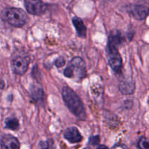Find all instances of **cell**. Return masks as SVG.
<instances>
[{"label": "cell", "mask_w": 149, "mask_h": 149, "mask_svg": "<svg viewBox=\"0 0 149 149\" xmlns=\"http://www.w3.org/2000/svg\"><path fill=\"white\" fill-rule=\"evenodd\" d=\"M62 96L67 107L76 116L79 118L85 116V109L82 101L72 89L67 86L63 87Z\"/></svg>", "instance_id": "6da1fadb"}, {"label": "cell", "mask_w": 149, "mask_h": 149, "mask_svg": "<svg viewBox=\"0 0 149 149\" xmlns=\"http://www.w3.org/2000/svg\"><path fill=\"white\" fill-rule=\"evenodd\" d=\"M64 76L77 81H81L87 76L86 65L82 58L75 57L68 63L63 71Z\"/></svg>", "instance_id": "7a4b0ae2"}, {"label": "cell", "mask_w": 149, "mask_h": 149, "mask_svg": "<svg viewBox=\"0 0 149 149\" xmlns=\"http://www.w3.org/2000/svg\"><path fill=\"white\" fill-rule=\"evenodd\" d=\"M4 18L14 27H22L26 23L28 17L23 10L19 8H7L4 10Z\"/></svg>", "instance_id": "3957f363"}, {"label": "cell", "mask_w": 149, "mask_h": 149, "mask_svg": "<svg viewBox=\"0 0 149 149\" xmlns=\"http://www.w3.org/2000/svg\"><path fill=\"white\" fill-rule=\"evenodd\" d=\"M30 58L25 53L17 54L13 57L11 61V66L15 74L22 76L27 71L29 68Z\"/></svg>", "instance_id": "277c9868"}, {"label": "cell", "mask_w": 149, "mask_h": 149, "mask_svg": "<svg viewBox=\"0 0 149 149\" xmlns=\"http://www.w3.org/2000/svg\"><path fill=\"white\" fill-rule=\"evenodd\" d=\"M108 61L113 71L118 74H121L122 69V59L117 47L108 44Z\"/></svg>", "instance_id": "5b68a950"}, {"label": "cell", "mask_w": 149, "mask_h": 149, "mask_svg": "<svg viewBox=\"0 0 149 149\" xmlns=\"http://www.w3.org/2000/svg\"><path fill=\"white\" fill-rule=\"evenodd\" d=\"M24 4L28 13L33 15H42L47 10V5L42 0H24Z\"/></svg>", "instance_id": "8992f818"}, {"label": "cell", "mask_w": 149, "mask_h": 149, "mask_svg": "<svg viewBox=\"0 0 149 149\" xmlns=\"http://www.w3.org/2000/svg\"><path fill=\"white\" fill-rule=\"evenodd\" d=\"M130 13L136 20H144L149 15V7L143 4H135L130 8Z\"/></svg>", "instance_id": "52a82bcc"}, {"label": "cell", "mask_w": 149, "mask_h": 149, "mask_svg": "<svg viewBox=\"0 0 149 149\" xmlns=\"http://www.w3.org/2000/svg\"><path fill=\"white\" fill-rule=\"evenodd\" d=\"M63 136L71 143H78L82 141V136L76 127L67 128L64 132Z\"/></svg>", "instance_id": "ba28073f"}, {"label": "cell", "mask_w": 149, "mask_h": 149, "mask_svg": "<svg viewBox=\"0 0 149 149\" xmlns=\"http://www.w3.org/2000/svg\"><path fill=\"white\" fill-rule=\"evenodd\" d=\"M3 149H20V143L15 137L11 135H5L1 140Z\"/></svg>", "instance_id": "9c48e42d"}, {"label": "cell", "mask_w": 149, "mask_h": 149, "mask_svg": "<svg viewBox=\"0 0 149 149\" xmlns=\"http://www.w3.org/2000/svg\"><path fill=\"white\" fill-rule=\"evenodd\" d=\"M73 24L76 28L79 36L81 38H85L87 33V28L84 26L82 20L78 17H74L72 20Z\"/></svg>", "instance_id": "30bf717a"}, {"label": "cell", "mask_w": 149, "mask_h": 149, "mask_svg": "<svg viewBox=\"0 0 149 149\" xmlns=\"http://www.w3.org/2000/svg\"><path fill=\"white\" fill-rule=\"evenodd\" d=\"M30 94L31 95L33 100L36 103H42L45 99V93L40 87L32 86L30 89Z\"/></svg>", "instance_id": "8fae6325"}, {"label": "cell", "mask_w": 149, "mask_h": 149, "mask_svg": "<svg viewBox=\"0 0 149 149\" xmlns=\"http://www.w3.org/2000/svg\"><path fill=\"white\" fill-rule=\"evenodd\" d=\"M135 85L133 81H123L120 83L119 90L123 94L130 95L132 94L135 91Z\"/></svg>", "instance_id": "7c38bea8"}, {"label": "cell", "mask_w": 149, "mask_h": 149, "mask_svg": "<svg viewBox=\"0 0 149 149\" xmlns=\"http://www.w3.org/2000/svg\"><path fill=\"white\" fill-rule=\"evenodd\" d=\"M5 127L11 130H16L19 128V122L16 118H7L5 120Z\"/></svg>", "instance_id": "4fadbf2b"}, {"label": "cell", "mask_w": 149, "mask_h": 149, "mask_svg": "<svg viewBox=\"0 0 149 149\" xmlns=\"http://www.w3.org/2000/svg\"><path fill=\"white\" fill-rule=\"evenodd\" d=\"M40 149H55V145L52 139H48L47 141H41L39 143Z\"/></svg>", "instance_id": "5bb4252c"}, {"label": "cell", "mask_w": 149, "mask_h": 149, "mask_svg": "<svg viewBox=\"0 0 149 149\" xmlns=\"http://www.w3.org/2000/svg\"><path fill=\"white\" fill-rule=\"evenodd\" d=\"M138 146L139 149H149V139L145 137L141 138L138 141Z\"/></svg>", "instance_id": "9a60e30c"}, {"label": "cell", "mask_w": 149, "mask_h": 149, "mask_svg": "<svg viewBox=\"0 0 149 149\" xmlns=\"http://www.w3.org/2000/svg\"><path fill=\"white\" fill-rule=\"evenodd\" d=\"M65 63V59H64L63 58H61H61H58V59L55 61V65H56L58 68H61L63 65H64Z\"/></svg>", "instance_id": "2e32d148"}, {"label": "cell", "mask_w": 149, "mask_h": 149, "mask_svg": "<svg viewBox=\"0 0 149 149\" xmlns=\"http://www.w3.org/2000/svg\"><path fill=\"white\" fill-rule=\"evenodd\" d=\"M100 142V138L99 136H94L90 138V143L92 144V145H97Z\"/></svg>", "instance_id": "e0dca14e"}, {"label": "cell", "mask_w": 149, "mask_h": 149, "mask_svg": "<svg viewBox=\"0 0 149 149\" xmlns=\"http://www.w3.org/2000/svg\"><path fill=\"white\" fill-rule=\"evenodd\" d=\"M111 149H128L124 145H116L113 146Z\"/></svg>", "instance_id": "ac0fdd59"}, {"label": "cell", "mask_w": 149, "mask_h": 149, "mask_svg": "<svg viewBox=\"0 0 149 149\" xmlns=\"http://www.w3.org/2000/svg\"><path fill=\"white\" fill-rule=\"evenodd\" d=\"M4 87H5V84H4V82L2 81V80L0 79V90L4 89Z\"/></svg>", "instance_id": "d6986e66"}, {"label": "cell", "mask_w": 149, "mask_h": 149, "mask_svg": "<svg viewBox=\"0 0 149 149\" xmlns=\"http://www.w3.org/2000/svg\"><path fill=\"white\" fill-rule=\"evenodd\" d=\"M96 149H109V148H108L107 146H106L100 145V146H97V148Z\"/></svg>", "instance_id": "ffe728a7"}, {"label": "cell", "mask_w": 149, "mask_h": 149, "mask_svg": "<svg viewBox=\"0 0 149 149\" xmlns=\"http://www.w3.org/2000/svg\"><path fill=\"white\" fill-rule=\"evenodd\" d=\"M83 149H90V148H83Z\"/></svg>", "instance_id": "44dd1931"}]
</instances>
